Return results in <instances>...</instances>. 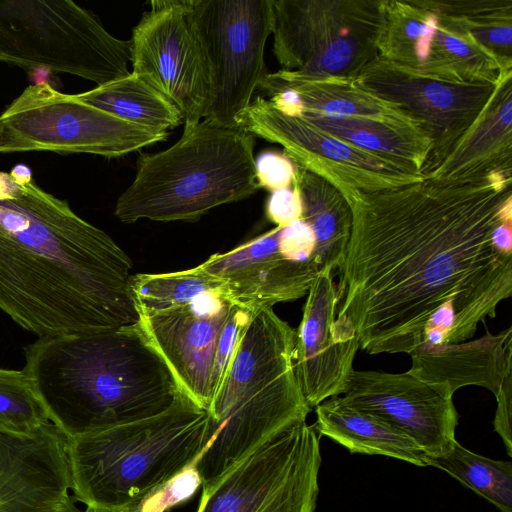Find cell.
Listing matches in <instances>:
<instances>
[{
    "label": "cell",
    "mask_w": 512,
    "mask_h": 512,
    "mask_svg": "<svg viewBox=\"0 0 512 512\" xmlns=\"http://www.w3.org/2000/svg\"><path fill=\"white\" fill-rule=\"evenodd\" d=\"M511 177L422 180L347 199L353 222L337 316L369 354L471 339L512 295V256L492 241Z\"/></svg>",
    "instance_id": "obj_1"
},
{
    "label": "cell",
    "mask_w": 512,
    "mask_h": 512,
    "mask_svg": "<svg viewBox=\"0 0 512 512\" xmlns=\"http://www.w3.org/2000/svg\"><path fill=\"white\" fill-rule=\"evenodd\" d=\"M129 256L66 200L0 171V309L55 336L134 326Z\"/></svg>",
    "instance_id": "obj_2"
},
{
    "label": "cell",
    "mask_w": 512,
    "mask_h": 512,
    "mask_svg": "<svg viewBox=\"0 0 512 512\" xmlns=\"http://www.w3.org/2000/svg\"><path fill=\"white\" fill-rule=\"evenodd\" d=\"M24 371L69 439L159 415L180 392L137 325L39 337Z\"/></svg>",
    "instance_id": "obj_3"
},
{
    "label": "cell",
    "mask_w": 512,
    "mask_h": 512,
    "mask_svg": "<svg viewBox=\"0 0 512 512\" xmlns=\"http://www.w3.org/2000/svg\"><path fill=\"white\" fill-rule=\"evenodd\" d=\"M295 329L273 308L253 312L210 406L208 441L193 462L202 489L311 411L294 363Z\"/></svg>",
    "instance_id": "obj_4"
},
{
    "label": "cell",
    "mask_w": 512,
    "mask_h": 512,
    "mask_svg": "<svg viewBox=\"0 0 512 512\" xmlns=\"http://www.w3.org/2000/svg\"><path fill=\"white\" fill-rule=\"evenodd\" d=\"M255 137L209 119L185 124L181 138L157 153H142L133 182L119 196L115 216L124 223L196 221L211 209L250 197Z\"/></svg>",
    "instance_id": "obj_5"
},
{
    "label": "cell",
    "mask_w": 512,
    "mask_h": 512,
    "mask_svg": "<svg viewBox=\"0 0 512 512\" xmlns=\"http://www.w3.org/2000/svg\"><path fill=\"white\" fill-rule=\"evenodd\" d=\"M208 411L178 393L165 412L67 439L71 493L113 512L191 465L207 444Z\"/></svg>",
    "instance_id": "obj_6"
},
{
    "label": "cell",
    "mask_w": 512,
    "mask_h": 512,
    "mask_svg": "<svg viewBox=\"0 0 512 512\" xmlns=\"http://www.w3.org/2000/svg\"><path fill=\"white\" fill-rule=\"evenodd\" d=\"M130 40L71 0H0V62L103 85L130 74Z\"/></svg>",
    "instance_id": "obj_7"
},
{
    "label": "cell",
    "mask_w": 512,
    "mask_h": 512,
    "mask_svg": "<svg viewBox=\"0 0 512 512\" xmlns=\"http://www.w3.org/2000/svg\"><path fill=\"white\" fill-rule=\"evenodd\" d=\"M273 52L300 78L357 77L378 57L383 0H272Z\"/></svg>",
    "instance_id": "obj_8"
},
{
    "label": "cell",
    "mask_w": 512,
    "mask_h": 512,
    "mask_svg": "<svg viewBox=\"0 0 512 512\" xmlns=\"http://www.w3.org/2000/svg\"><path fill=\"white\" fill-rule=\"evenodd\" d=\"M168 135L123 121L46 82L26 87L0 115V153L49 151L112 158Z\"/></svg>",
    "instance_id": "obj_9"
},
{
    "label": "cell",
    "mask_w": 512,
    "mask_h": 512,
    "mask_svg": "<svg viewBox=\"0 0 512 512\" xmlns=\"http://www.w3.org/2000/svg\"><path fill=\"white\" fill-rule=\"evenodd\" d=\"M321 462L319 434L297 421L203 488L196 512H314Z\"/></svg>",
    "instance_id": "obj_10"
},
{
    "label": "cell",
    "mask_w": 512,
    "mask_h": 512,
    "mask_svg": "<svg viewBox=\"0 0 512 512\" xmlns=\"http://www.w3.org/2000/svg\"><path fill=\"white\" fill-rule=\"evenodd\" d=\"M133 28L134 73L164 94L180 110L185 124L208 113L213 73L194 0H153Z\"/></svg>",
    "instance_id": "obj_11"
},
{
    "label": "cell",
    "mask_w": 512,
    "mask_h": 512,
    "mask_svg": "<svg viewBox=\"0 0 512 512\" xmlns=\"http://www.w3.org/2000/svg\"><path fill=\"white\" fill-rule=\"evenodd\" d=\"M237 126L254 137L280 144L299 167L325 179L346 199L357 191H377L420 181L413 166L373 154L288 115L269 99L256 97L237 117Z\"/></svg>",
    "instance_id": "obj_12"
},
{
    "label": "cell",
    "mask_w": 512,
    "mask_h": 512,
    "mask_svg": "<svg viewBox=\"0 0 512 512\" xmlns=\"http://www.w3.org/2000/svg\"><path fill=\"white\" fill-rule=\"evenodd\" d=\"M213 73L204 119L238 127L237 117L268 73L264 49L272 34V0H194Z\"/></svg>",
    "instance_id": "obj_13"
},
{
    "label": "cell",
    "mask_w": 512,
    "mask_h": 512,
    "mask_svg": "<svg viewBox=\"0 0 512 512\" xmlns=\"http://www.w3.org/2000/svg\"><path fill=\"white\" fill-rule=\"evenodd\" d=\"M357 77L369 91L405 110L427 133L432 149L423 176L448 156L476 121L498 80L421 72L379 56Z\"/></svg>",
    "instance_id": "obj_14"
},
{
    "label": "cell",
    "mask_w": 512,
    "mask_h": 512,
    "mask_svg": "<svg viewBox=\"0 0 512 512\" xmlns=\"http://www.w3.org/2000/svg\"><path fill=\"white\" fill-rule=\"evenodd\" d=\"M233 304L207 294L177 308L140 314L136 324L169 369L178 390L208 410L217 343Z\"/></svg>",
    "instance_id": "obj_15"
},
{
    "label": "cell",
    "mask_w": 512,
    "mask_h": 512,
    "mask_svg": "<svg viewBox=\"0 0 512 512\" xmlns=\"http://www.w3.org/2000/svg\"><path fill=\"white\" fill-rule=\"evenodd\" d=\"M341 399L403 431L428 456L446 453L457 441L459 415L452 398L408 372L353 369Z\"/></svg>",
    "instance_id": "obj_16"
},
{
    "label": "cell",
    "mask_w": 512,
    "mask_h": 512,
    "mask_svg": "<svg viewBox=\"0 0 512 512\" xmlns=\"http://www.w3.org/2000/svg\"><path fill=\"white\" fill-rule=\"evenodd\" d=\"M338 303L332 273L319 272L295 329V369L310 409L343 394L360 348L351 321L337 316Z\"/></svg>",
    "instance_id": "obj_17"
},
{
    "label": "cell",
    "mask_w": 512,
    "mask_h": 512,
    "mask_svg": "<svg viewBox=\"0 0 512 512\" xmlns=\"http://www.w3.org/2000/svg\"><path fill=\"white\" fill-rule=\"evenodd\" d=\"M282 227L225 252L198 267L220 283L221 296L250 312L307 295L319 274L312 261L294 260L281 242Z\"/></svg>",
    "instance_id": "obj_18"
},
{
    "label": "cell",
    "mask_w": 512,
    "mask_h": 512,
    "mask_svg": "<svg viewBox=\"0 0 512 512\" xmlns=\"http://www.w3.org/2000/svg\"><path fill=\"white\" fill-rule=\"evenodd\" d=\"M66 448L51 422L31 432L0 428V512H80Z\"/></svg>",
    "instance_id": "obj_19"
},
{
    "label": "cell",
    "mask_w": 512,
    "mask_h": 512,
    "mask_svg": "<svg viewBox=\"0 0 512 512\" xmlns=\"http://www.w3.org/2000/svg\"><path fill=\"white\" fill-rule=\"evenodd\" d=\"M407 371L452 398L456 390L474 385L494 395L512 373V328L498 334L487 331L476 340L423 345L411 354Z\"/></svg>",
    "instance_id": "obj_20"
},
{
    "label": "cell",
    "mask_w": 512,
    "mask_h": 512,
    "mask_svg": "<svg viewBox=\"0 0 512 512\" xmlns=\"http://www.w3.org/2000/svg\"><path fill=\"white\" fill-rule=\"evenodd\" d=\"M512 176V70L501 72L476 121L426 178L446 180Z\"/></svg>",
    "instance_id": "obj_21"
},
{
    "label": "cell",
    "mask_w": 512,
    "mask_h": 512,
    "mask_svg": "<svg viewBox=\"0 0 512 512\" xmlns=\"http://www.w3.org/2000/svg\"><path fill=\"white\" fill-rule=\"evenodd\" d=\"M257 89L268 96L282 90L296 92L303 115L367 118L422 129L405 110L365 88L358 77L300 78L281 69L267 73Z\"/></svg>",
    "instance_id": "obj_22"
},
{
    "label": "cell",
    "mask_w": 512,
    "mask_h": 512,
    "mask_svg": "<svg viewBox=\"0 0 512 512\" xmlns=\"http://www.w3.org/2000/svg\"><path fill=\"white\" fill-rule=\"evenodd\" d=\"M319 435L329 437L351 453L382 455L427 466L426 452L407 434L381 418L345 404L333 396L315 407Z\"/></svg>",
    "instance_id": "obj_23"
},
{
    "label": "cell",
    "mask_w": 512,
    "mask_h": 512,
    "mask_svg": "<svg viewBox=\"0 0 512 512\" xmlns=\"http://www.w3.org/2000/svg\"><path fill=\"white\" fill-rule=\"evenodd\" d=\"M295 181L303 205L301 220L310 226L315 237L311 261L319 272L339 271L351 237V206L332 184L297 165Z\"/></svg>",
    "instance_id": "obj_24"
},
{
    "label": "cell",
    "mask_w": 512,
    "mask_h": 512,
    "mask_svg": "<svg viewBox=\"0 0 512 512\" xmlns=\"http://www.w3.org/2000/svg\"><path fill=\"white\" fill-rule=\"evenodd\" d=\"M321 130L373 154L409 164L420 173L429 158L432 143L418 127L399 126L373 119L304 114Z\"/></svg>",
    "instance_id": "obj_25"
},
{
    "label": "cell",
    "mask_w": 512,
    "mask_h": 512,
    "mask_svg": "<svg viewBox=\"0 0 512 512\" xmlns=\"http://www.w3.org/2000/svg\"><path fill=\"white\" fill-rule=\"evenodd\" d=\"M73 95L123 121L155 131L169 132L184 122L177 106L134 72Z\"/></svg>",
    "instance_id": "obj_26"
},
{
    "label": "cell",
    "mask_w": 512,
    "mask_h": 512,
    "mask_svg": "<svg viewBox=\"0 0 512 512\" xmlns=\"http://www.w3.org/2000/svg\"><path fill=\"white\" fill-rule=\"evenodd\" d=\"M501 512H512V462L493 460L464 448L457 441L446 453L426 458Z\"/></svg>",
    "instance_id": "obj_27"
},
{
    "label": "cell",
    "mask_w": 512,
    "mask_h": 512,
    "mask_svg": "<svg viewBox=\"0 0 512 512\" xmlns=\"http://www.w3.org/2000/svg\"><path fill=\"white\" fill-rule=\"evenodd\" d=\"M131 291L138 315L185 306L207 294L221 296L220 283L198 266L169 273L134 274Z\"/></svg>",
    "instance_id": "obj_28"
},
{
    "label": "cell",
    "mask_w": 512,
    "mask_h": 512,
    "mask_svg": "<svg viewBox=\"0 0 512 512\" xmlns=\"http://www.w3.org/2000/svg\"><path fill=\"white\" fill-rule=\"evenodd\" d=\"M465 29L491 52L504 70L512 69V0H440Z\"/></svg>",
    "instance_id": "obj_29"
},
{
    "label": "cell",
    "mask_w": 512,
    "mask_h": 512,
    "mask_svg": "<svg viewBox=\"0 0 512 512\" xmlns=\"http://www.w3.org/2000/svg\"><path fill=\"white\" fill-rule=\"evenodd\" d=\"M50 423L24 370L0 368V428L31 432Z\"/></svg>",
    "instance_id": "obj_30"
},
{
    "label": "cell",
    "mask_w": 512,
    "mask_h": 512,
    "mask_svg": "<svg viewBox=\"0 0 512 512\" xmlns=\"http://www.w3.org/2000/svg\"><path fill=\"white\" fill-rule=\"evenodd\" d=\"M201 485V477L192 463L170 480L155 486L119 512H165L191 499Z\"/></svg>",
    "instance_id": "obj_31"
},
{
    "label": "cell",
    "mask_w": 512,
    "mask_h": 512,
    "mask_svg": "<svg viewBox=\"0 0 512 512\" xmlns=\"http://www.w3.org/2000/svg\"><path fill=\"white\" fill-rule=\"evenodd\" d=\"M251 315L252 312L239 308L235 305L231 310L216 347L212 372L213 395L224 377L237 345L240 333L249 322Z\"/></svg>",
    "instance_id": "obj_32"
},
{
    "label": "cell",
    "mask_w": 512,
    "mask_h": 512,
    "mask_svg": "<svg viewBox=\"0 0 512 512\" xmlns=\"http://www.w3.org/2000/svg\"><path fill=\"white\" fill-rule=\"evenodd\" d=\"M255 175L259 188L270 192L290 188L296 179V165L285 153L264 151L255 158Z\"/></svg>",
    "instance_id": "obj_33"
},
{
    "label": "cell",
    "mask_w": 512,
    "mask_h": 512,
    "mask_svg": "<svg viewBox=\"0 0 512 512\" xmlns=\"http://www.w3.org/2000/svg\"><path fill=\"white\" fill-rule=\"evenodd\" d=\"M302 212V199L296 181L290 188L271 192L267 200L266 216L276 226L284 227L301 220Z\"/></svg>",
    "instance_id": "obj_34"
},
{
    "label": "cell",
    "mask_w": 512,
    "mask_h": 512,
    "mask_svg": "<svg viewBox=\"0 0 512 512\" xmlns=\"http://www.w3.org/2000/svg\"><path fill=\"white\" fill-rule=\"evenodd\" d=\"M497 408L494 418V430L502 438L508 455L512 456V373L504 380L501 388L495 395Z\"/></svg>",
    "instance_id": "obj_35"
},
{
    "label": "cell",
    "mask_w": 512,
    "mask_h": 512,
    "mask_svg": "<svg viewBox=\"0 0 512 512\" xmlns=\"http://www.w3.org/2000/svg\"><path fill=\"white\" fill-rule=\"evenodd\" d=\"M492 241L499 252L512 256V222L499 223L493 231Z\"/></svg>",
    "instance_id": "obj_36"
},
{
    "label": "cell",
    "mask_w": 512,
    "mask_h": 512,
    "mask_svg": "<svg viewBox=\"0 0 512 512\" xmlns=\"http://www.w3.org/2000/svg\"><path fill=\"white\" fill-rule=\"evenodd\" d=\"M9 173L17 183H28L33 180L31 168L24 164H17Z\"/></svg>",
    "instance_id": "obj_37"
},
{
    "label": "cell",
    "mask_w": 512,
    "mask_h": 512,
    "mask_svg": "<svg viewBox=\"0 0 512 512\" xmlns=\"http://www.w3.org/2000/svg\"><path fill=\"white\" fill-rule=\"evenodd\" d=\"M83 512H113V511L99 509V508H93V507H87Z\"/></svg>",
    "instance_id": "obj_38"
}]
</instances>
